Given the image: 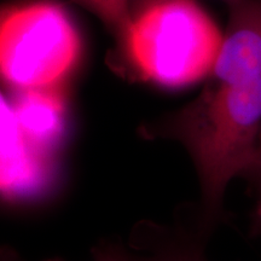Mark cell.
Listing matches in <instances>:
<instances>
[{
  "label": "cell",
  "mask_w": 261,
  "mask_h": 261,
  "mask_svg": "<svg viewBox=\"0 0 261 261\" xmlns=\"http://www.w3.org/2000/svg\"><path fill=\"white\" fill-rule=\"evenodd\" d=\"M148 138L174 139L194 162L201 189L198 224L221 214L234 178L257 175L261 163V77L244 84L208 80L185 107L145 127Z\"/></svg>",
  "instance_id": "cell-1"
},
{
  "label": "cell",
  "mask_w": 261,
  "mask_h": 261,
  "mask_svg": "<svg viewBox=\"0 0 261 261\" xmlns=\"http://www.w3.org/2000/svg\"><path fill=\"white\" fill-rule=\"evenodd\" d=\"M221 38L194 0H175L136 16L121 52L143 80L180 89L210 76Z\"/></svg>",
  "instance_id": "cell-2"
},
{
  "label": "cell",
  "mask_w": 261,
  "mask_h": 261,
  "mask_svg": "<svg viewBox=\"0 0 261 261\" xmlns=\"http://www.w3.org/2000/svg\"><path fill=\"white\" fill-rule=\"evenodd\" d=\"M0 28L2 76L17 91L56 87L79 58L76 28L55 3L37 2L8 10Z\"/></svg>",
  "instance_id": "cell-3"
},
{
  "label": "cell",
  "mask_w": 261,
  "mask_h": 261,
  "mask_svg": "<svg viewBox=\"0 0 261 261\" xmlns=\"http://www.w3.org/2000/svg\"><path fill=\"white\" fill-rule=\"evenodd\" d=\"M227 23L208 80L244 84L261 77V0H225Z\"/></svg>",
  "instance_id": "cell-4"
},
{
  "label": "cell",
  "mask_w": 261,
  "mask_h": 261,
  "mask_svg": "<svg viewBox=\"0 0 261 261\" xmlns=\"http://www.w3.org/2000/svg\"><path fill=\"white\" fill-rule=\"evenodd\" d=\"M208 233L201 225L156 224L142 221L129 237L132 261H207L203 254V237Z\"/></svg>",
  "instance_id": "cell-5"
},
{
  "label": "cell",
  "mask_w": 261,
  "mask_h": 261,
  "mask_svg": "<svg viewBox=\"0 0 261 261\" xmlns=\"http://www.w3.org/2000/svg\"><path fill=\"white\" fill-rule=\"evenodd\" d=\"M83 6L99 19L119 42L120 50L125 47L133 17L129 0H71Z\"/></svg>",
  "instance_id": "cell-6"
},
{
  "label": "cell",
  "mask_w": 261,
  "mask_h": 261,
  "mask_svg": "<svg viewBox=\"0 0 261 261\" xmlns=\"http://www.w3.org/2000/svg\"><path fill=\"white\" fill-rule=\"evenodd\" d=\"M93 261H132L130 253L120 244L103 243L93 249ZM47 261H62L58 259Z\"/></svg>",
  "instance_id": "cell-7"
},
{
  "label": "cell",
  "mask_w": 261,
  "mask_h": 261,
  "mask_svg": "<svg viewBox=\"0 0 261 261\" xmlns=\"http://www.w3.org/2000/svg\"><path fill=\"white\" fill-rule=\"evenodd\" d=\"M168 2H175V0H129L130 14H132V17L135 18L136 16H138L140 12L145 11L146 9Z\"/></svg>",
  "instance_id": "cell-8"
},
{
  "label": "cell",
  "mask_w": 261,
  "mask_h": 261,
  "mask_svg": "<svg viewBox=\"0 0 261 261\" xmlns=\"http://www.w3.org/2000/svg\"><path fill=\"white\" fill-rule=\"evenodd\" d=\"M257 177L260 178V196L259 201H257V207H256V220H257V226L261 232V163H260V169L257 172Z\"/></svg>",
  "instance_id": "cell-9"
},
{
  "label": "cell",
  "mask_w": 261,
  "mask_h": 261,
  "mask_svg": "<svg viewBox=\"0 0 261 261\" xmlns=\"http://www.w3.org/2000/svg\"><path fill=\"white\" fill-rule=\"evenodd\" d=\"M2 261H18V260L16 259V255L14 252L6 250V252H3V260Z\"/></svg>",
  "instance_id": "cell-10"
}]
</instances>
